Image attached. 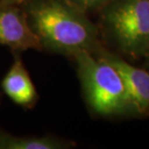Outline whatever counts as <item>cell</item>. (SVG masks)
I'll list each match as a JSON object with an SVG mask.
<instances>
[{
    "mask_svg": "<svg viewBox=\"0 0 149 149\" xmlns=\"http://www.w3.org/2000/svg\"><path fill=\"white\" fill-rule=\"evenodd\" d=\"M20 5L43 50L69 55L98 50L96 27L65 0H25Z\"/></svg>",
    "mask_w": 149,
    "mask_h": 149,
    "instance_id": "cell-1",
    "label": "cell"
},
{
    "mask_svg": "<svg viewBox=\"0 0 149 149\" xmlns=\"http://www.w3.org/2000/svg\"><path fill=\"white\" fill-rule=\"evenodd\" d=\"M86 101L94 112L113 115L129 109L128 95L122 77L103 56L81 50L73 55Z\"/></svg>",
    "mask_w": 149,
    "mask_h": 149,
    "instance_id": "cell-2",
    "label": "cell"
},
{
    "mask_svg": "<svg viewBox=\"0 0 149 149\" xmlns=\"http://www.w3.org/2000/svg\"><path fill=\"white\" fill-rule=\"evenodd\" d=\"M107 30L125 53L134 57L149 49V0H112L103 13Z\"/></svg>",
    "mask_w": 149,
    "mask_h": 149,
    "instance_id": "cell-3",
    "label": "cell"
},
{
    "mask_svg": "<svg viewBox=\"0 0 149 149\" xmlns=\"http://www.w3.org/2000/svg\"><path fill=\"white\" fill-rule=\"evenodd\" d=\"M0 45L17 52L27 49L43 50L22 5L0 8Z\"/></svg>",
    "mask_w": 149,
    "mask_h": 149,
    "instance_id": "cell-4",
    "label": "cell"
},
{
    "mask_svg": "<svg viewBox=\"0 0 149 149\" xmlns=\"http://www.w3.org/2000/svg\"><path fill=\"white\" fill-rule=\"evenodd\" d=\"M123 79L128 95V111L144 113L149 111V72L136 68L122 58L108 52H101Z\"/></svg>",
    "mask_w": 149,
    "mask_h": 149,
    "instance_id": "cell-5",
    "label": "cell"
},
{
    "mask_svg": "<svg viewBox=\"0 0 149 149\" xmlns=\"http://www.w3.org/2000/svg\"><path fill=\"white\" fill-rule=\"evenodd\" d=\"M4 93L17 105L32 108L38 100L36 88L19 55L2 80Z\"/></svg>",
    "mask_w": 149,
    "mask_h": 149,
    "instance_id": "cell-6",
    "label": "cell"
},
{
    "mask_svg": "<svg viewBox=\"0 0 149 149\" xmlns=\"http://www.w3.org/2000/svg\"><path fill=\"white\" fill-rule=\"evenodd\" d=\"M68 142L54 136H19L0 132V149H63Z\"/></svg>",
    "mask_w": 149,
    "mask_h": 149,
    "instance_id": "cell-7",
    "label": "cell"
},
{
    "mask_svg": "<svg viewBox=\"0 0 149 149\" xmlns=\"http://www.w3.org/2000/svg\"><path fill=\"white\" fill-rule=\"evenodd\" d=\"M70 6L74 9L79 10V12H87L96 10L101 7L108 5L112 0H65Z\"/></svg>",
    "mask_w": 149,
    "mask_h": 149,
    "instance_id": "cell-8",
    "label": "cell"
},
{
    "mask_svg": "<svg viewBox=\"0 0 149 149\" xmlns=\"http://www.w3.org/2000/svg\"><path fill=\"white\" fill-rule=\"evenodd\" d=\"M25 0H0V8L12 5H20Z\"/></svg>",
    "mask_w": 149,
    "mask_h": 149,
    "instance_id": "cell-9",
    "label": "cell"
},
{
    "mask_svg": "<svg viewBox=\"0 0 149 149\" xmlns=\"http://www.w3.org/2000/svg\"><path fill=\"white\" fill-rule=\"evenodd\" d=\"M145 55H147V58H148V64H149V49H148V52H147V53Z\"/></svg>",
    "mask_w": 149,
    "mask_h": 149,
    "instance_id": "cell-10",
    "label": "cell"
}]
</instances>
